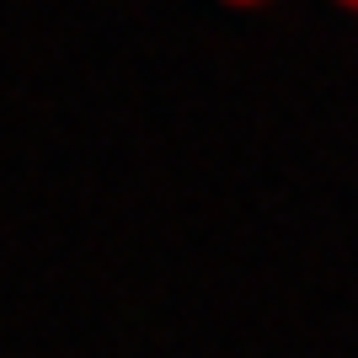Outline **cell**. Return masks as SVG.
Returning a JSON list of instances; mask_svg holds the SVG:
<instances>
[{
    "label": "cell",
    "mask_w": 358,
    "mask_h": 358,
    "mask_svg": "<svg viewBox=\"0 0 358 358\" xmlns=\"http://www.w3.org/2000/svg\"><path fill=\"white\" fill-rule=\"evenodd\" d=\"M220 6H230V11H257V6H268V0H220Z\"/></svg>",
    "instance_id": "obj_1"
}]
</instances>
